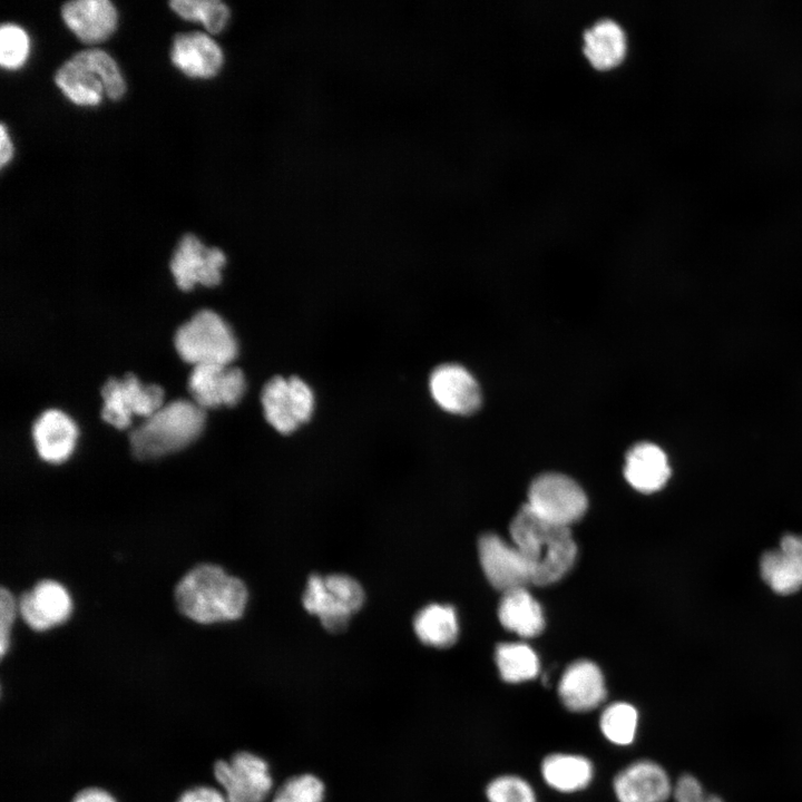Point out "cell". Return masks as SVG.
Segmentation results:
<instances>
[{"instance_id":"9c48e42d","label":"cell","mask_w":802,"mask_h":802,"mask_svg":"<svg viewBox=\"0 0 802 802\" xmlns=\"http://www.w3.org/2000/svg\"><path fill=\"white\" fill-rule=\"evenodd\" d=\"M100 393L101 419L117 429H126L133 415L148 418L163 405L164 398L159 385H144L133 373L108 379Z\"/></svg>"},{"instance_id":"d590c367","label":"cell","mask_w":802,"mask_h":802,"mask_svg":"<svg viewBox=\"0 0 802 802\" xmlns=\"http://www.w3.org/2000/svg\"><path fill=\"white\" fill-rule=\"evenodd\" d=\"M70 802H117L107 790L99 786H87L79 790Z\"/></svg>"},{"instance_id":"44dd1931","label":"cell","mask_w":802,"mask_h":802,"mask_svg":"<svg viewBox=\"0 0 802 802\" xmlns=\"http://www.w3.org/2000/svg\"><path fill=\"white\" fill-rule=\"evenodd\" d=\"M627 51V37L620 23L612 18H602L583 33V52L599 70L619 65Z\"/></svg>"},{"instance_id":"6da1fadb","label":"cell","mask_w":802,"mask_h":802,"mask_svg":"<svg viewBox=\"0 0 802 802\" xmlns=\"http://www.w3.org/2000/svg\"><path fill=\"white\" fill-rule=\"evenodd\" d=\"M509 530L512 544L530 568L531 584H554L571 569L577 547L569 527L547 521L525 505L515 515Z\"/></svg>"},{"instance_id":"4dcf8cb0","label":"cell","mask_w":802,"mask_h":802,"mask_svg":"<svg viewBox=\"0 0 802 802\" xmlns=\"http://www.w3.org/2000/svg\"><path fill=\"white\" fill-rule=\"evenodd\" d=\"M324 795L323 781L312 773H302L287 779L271 802H323Z\"/></svg>"},{"instance_id":"2e32d148","label":"cell","mask_w":802,"mask_h":802,"mask_svg":"<svg viewBox=\"0 0 802 802\" xmlns=\"http://www.w3.org/2000/svg\"><path fill=\"white\" fill-rule=\"evenodd\" d=\"M606 685L600 668L588 659L570 664L558 684V695L564 706L575 713L590 712L606 698Z\"/></svg>"},{"instance_id":"484cf974","label":"cell","mask_w":802,"mask_h":802,"mask_svg":"<svg viewBox=\"0 0 802 802\" xmlns=\"http://www.w3.org/2000/svg\"><path fill=\"white\" fill-rule=\"evenodd\" d=\"M263 413L267 423L281 434H290L301 426L296 415L288 378L270 379L261 393Z\"/></svg>"},{"instance_id":"30bf717a","label":"cell","mask_w":802,"mask_h":802,"mask_svg":"<svg viewBox=\"0 0 802 802\" xmlns=\"http://www.w3.org/2000/svg\"><path fill=\"white\" fill-rule=\"evenodd\" d=\"M225 263L226 256L219 248L205 246L194 234H185L178 241L169 267L176 285L189 291L196 284L217 285Z\"/></svg>"},{"instance_id":"74e56055","label":"cell","mask_w":802,"mask_h":802,"mask_svg":"<svg viewBox=\"0 0 802 802\" xmlns=\"http://www.w3.org/2000/svg\"><path fill=\"white\" fill-rule=\"evenodd\" d=\"M687 802H723V801L718 796L705 794L698 799L687 801Z\"/></svg>"},{"instance_id":"d6a6232c","label":"cell","mask_w":802,"mask_h":802,"mask_svg":"<svg viewBox=\"0 0 802 802\" xmlns=\"http://www.w3.org/2000/svg\"><path fill=\"white\" fill-rule=\"evenodd\" d=\"M288 384L294 400L296 415L302 426L311 420L314 412V392L312 388L299 376H290Z\"/></svg>"},{"instance_id":"5bb4252c","label":"cell","mask_w":802,"mask_h":802,"mask_svg":"<svg viewBox=\"0 0 802 802\" xmlns=\"http://www.w3.org/2000/svg\"><path fill=\"white\" fill-rule=\"evenodd\" d=\"M18 610L33 630L42 632L65 623L72 610L67 589L55 580H41L21 596Z\"/></svg>"},{"instance_id":"9a60e30c","label":"cell","mask_w":802,"mask_h":802,"mask_svg":"<svg viewBox=\"0 0 802 802\" xmlns=\"http://www.w3.org/2000/svg\"><path fill=\"white\" fill-rule=\"evenodd\" d=\"M618 802H665L673 792L665 770L651 760L636 761L614 779Z\"/></svg>"},{"instance_id":"d4e9b609","label":"cell","mask_w":802,"mask_h":802,"mask_svg":"<svg viewBox=\"0 0 802 802\" xmlns=\"http://www.w3.org/2000/svg\"><path fill=\"white\" fill-rule=\"evenodd\" d=\"M541 775L554 790L573 793L589 785L594 769L591 762L585 756L554 753L544 759Z\"/></svg>"},{"instance_id":"4fadbf2b","label":"cell","mask_w":802,"mask_h":802,"mask_svg":"<svg viewBox=\"0 0 802 802\" xmlns=\"http://www.w3.org/2000/svg\"><path fill=\"white\" fill-rule=\"evenodd\" d=\"M429 391L433 401L452 414H471L481 403L478 382L466 368L456 363L441 364L431 372Z\"/></svg>"},{"instance_id":"1f68e13d","label":"cell","mask_w":802,"mask_h":802,"mask_svg":"<svg viewBox=\"0 0 802 802\" xmlns=\"http://www.w3.org/2000/svg\"><path fill=\"white\" fill-rule=\"evenodd\" d=\"M488 802H537L531 785L517 775H500L486 788Z\"/></svg>"},{"instance_id":"7a4b0ae2","label":"cell","mask_w":802,"mask_h":802,"mask_svg":"<svg viewBox=\"0 0 802 802\" xmlns=\"http://www.w3.org/2000/svg\"><path fill=\"white\" fill-rule=\"evenodd\" d=\"M247 598V588L239 578L212 564L194 567L175 588L180 613L200 624L239 618L246 608Z\"/></svg>"},{"instance_id":"f546056e","label":"cell","mask_w":802,"mask_h":802,"mask_svg":"<svg viewBox=\"0 0 802 802\" xmlns=\"http://www.w3.org/2000/svg\"><path fill=\"white\" fill-rule=\"evenodd\" d=\"M29 36L23 28L8 22L0 27V65L8 70L19 69L28 59Z\"/></svg>"},{"instance_id":"ffe728a7","label":"cell","mask_w":802,"mask_h":802,"mask_svg":"<svg viewBox=\"0 0 802 802\" xmlns=\"http://www.w3.org/2000/svg\"><path fill=\"white\" fill-rule=\"evenodd\" d=\"M78 436L74 421L63 412L49 409L32 424V439L39 457L50 463L67 460Z\"/></svg>"},{"instance_id":"277c9868","label":"cell","mask_w":802,"mask_h":802,"mask_svg":"<svg viewBox=\"0 0 802 802\" xmlns=\"http://www.w3.org/2000/svg\"><path fill=\"white\" fill-rule=\"evenodd\" d=\"M55 82L78 106H97L104 95L118 100L126 91L116 61L101 49H87L74 55L57 70Z\"/></svg>"},{"instance_id":"4316f807","label":"cell","mask_w":802,"mask_h":802,"mask_svg":"<svg viewBox=\"0 0 802 802\" xmlns=\"http://www.w3.org/2000/svg\"><path fill=\"white\" fill-rule=\"evenodd\" d=\"M495 661L501 678L507 683H521L539 673V659L535 651L524 643L498 645Z\"/></svg>"},{"instance_id":"cb8c5ba5","label":"cell","mask_w":802,"mask_h":802,"mask_svg":"<svg viewBox=\"0 0 802 802\" xmlns=\"http://www.w3.org/2000/svg\"><path fill=\"white\" fill-rule=\"evenodd\" d=\"M413 630L418 639L430 647L448 648L459 635L456 609L446 604H429L413 618Z\"/></svg>"},{"instance_id":"ba28073f","label":"cell","mask_w":802,"mask_h":802,"mask_svg":"<svg viewBox=\"0 0 802 802\" xmlns=\"http://www.w3.org/2000/svg\"><path fill=\"white\" fill-rule=\"evenodd\" d=\"M526 505L540 518L569 527L586 512L587 497L571 478L545 473L531 482Z\"/></svg>"},{"instance_id":"ac0fdd59","label":"cell","mask_w":802,"mask_h":802,"mask_svg":"<svg viewBox=\"0 0 802 802\" xmlns=\"http://www.w3.org/2000/svg\"><path fill=\"white\" fill-rule=\"evenodd\" d=\"M760 573L767 586L780 595L802 587V535H784L776 549L760 559Z\"/></svg>"},{"instance_id":"8fae6325","label":"cell","mask_w":802,"mask_h":802,"mask_svg":"<svg viewBox=\"0 0 802 802\" xmlns=\"http://www.w3.org/2000/svg\"><path fill=\"white\" fill-rule=\"evenodd\" d=\"M478 554L483 573L496 589L505 593L531 584L530 568L514 544L486 534L479 539Z\"/></svg>"},{"instance_id":"603a6c76","label":"cell","mask_w":802,"mask_h":802,"mask_svg":"<svg viewBox=\"0 0 802 802\" xmlns=\"http://www.w3.org/2000/svg\"><path fill=\"white\" fill-rule=\"evenodd\" d=\"M498 617L505 628L522 637H535L545 626L541 607L526 587L502 593Z\"/></svg>"},{"instance_id":"83f0119b","label":"cell","mask_w":802,"mask_h":802,"mask_svg":"<svg viewBox=\"0 0 802 802\" xmlns=\"http://www.w3.org/2000/svg\"><path fill=\"white\" fill-rule=\"evenodd\" d=\"M638 712L629 703L615 702L606 706L599 718L604 736L616 745H629L636 735Z\"/></svg>"},{"instance_id":"d6986e66","label":"cell","mask_w":802,"mask_h":802,"mask_svg":"<svg viewBox=\"0 0 802 802\" xmlns=\"http://www.w3.org/2000/svg\"><path fill=\"white\" fill-rule=\"evenodd\" d=\"M66 26L85 43L109 38L117 27L118 14L109 0H74L61 7Z\"/></svg>"},{"instance_id":"f1b7e54d","label":"cell","mask_w":802,"mask_h":802,"mask_svg":"<svg viewBox=\"0 0 802 802\" xmlns=\"http://www.w3.org/2000/svg\"><path fill=\"white\" fill-rule=\"evenodd\" d=\"M172 10L188 21H198L211 33H219L227 25L231 11L219 0H173Z\"/></svg>"},{"instance_id":"7c38bea8","label":"cell","mask_w":802,"mask_h":802,"mask_svg":"<svg viewBox=\"0 0 802 802\" xmlns=\"http://www.w3.org/2000/svg\"><path fill=\"white\" fill-rule=\"evenodd\" d=\"M187 389L194 402L202 409L238 403L246 389L241 369L223 364L195 365L189 374Z\"/></svg>"},{"instance_id":"7402d4cb","label":"cell","mask_w":802,"mask_h":802,"mask_svg":"<svg viewBox=\"0 0 802 802\" xmlns=\"http://www.w3.org/2000/svg\"><path fill=\"white\" fill-rule=\"evenodd\" d=\"M624 475L636 490L646 493L657 491L671 476L667 456L658 446L640 442L628 451Z\"/></svg>"},{"instance_id":"e0dca14e","label":"cell","mask_w":802,"mask_h":802,"mask_svg":"<svg viewBox=\"0 0 802 802\" xmlns=\"http://www.w3.org/2000/svg\"><path fill=\"white\" fill-rule=\"evenodd\" d=\"M173 65L192 78H212L224 62L218 43L208 35L193 31L177 33L170 49Z\"/></svg>"},{"instance_id":"836d02e7","label":"cell","mask_w":802,"mask_h":802,"mask_svg":"<svg viewBox=\"0 0 802 802\" xmlns=\"http://www.w3.org/2000/svg\"><path fill=\"white\" fill-rule=\"evenodd\" d=\"M18 610L12 594L6 588L0 591V655L3 658L10 646V633Z\"/></svg>"},{"instance_id":"8d00e7d4","label":"cell","mask_w":802,"mask_h":802,"mask_svg":"<svg viewBox=\"0 0 802 802\" xmlns=\"http://www.w3.org/2000/svg\"><path fill=\"white\" fill-rule=\"evenodd\" d=\"M13 156V146L4 124L0 125V165L4 167Z\"/></svg>"},{"instance_id":"52a82bcc","label":"cell","mask_w":802,"mask_h":802,"mask_svg":"<svg viewBox=\"0 0 802 802\" xmlns=\"http://www.w3.org/2000/svg\"><path fill=\"white\" fill-rule=\"evenodd\" d=\"M213 774L227 802H264L273 789L267 761L250 751H238L229 760H217Z\"/></svg>"},{"instance_id":"8992f818","label":"cell","mask_w":802,"mask_h":802,"mask_svg":"<svg viewBox=\"0 0 802 802\" xmlns=\"http://www.w3.org/2000/svg\"><path fill=\"white\" fill-rule=\"evenodd\" d=\"M364 599L361 584L344 574L310 576L302 596L305 610L316 616L330 633L344 630Z\"/></svg>"},{"instance_id":"e575fe53","label":"cell","mask_w":802,"mask_h":802,"mask_svg":"<svg viewBox=\"0 0 802 802\" xmlns=\"http://www.w3.org/2000/svg\"><path fill=\"white\" fill-rule=\"evenodd\" d=\"M176 802H227V800L216 788L196 785L182 792Z\"/></svg>"},{"instance_id":"3957f363","label":"cell","mask_w":802,"mask_h":802,"mask_svg":"<svg viewBox=\"0 0 802 802\" xmlns=\"http://www.w3.org/2000/svg\"><path fill=\"white\" fill-rule=\"evenodd\" d=\"M204 422L205 411L194 401L174 400L129 432L131 453L147 460L178 451L199 436Z\"/></svg>"},{"instance_id":"5b68a950","label":"cell","mask_w":802,"mask_h":802,"mask_svg":"<svg viewBox=\"0 0 802 802\" xmlns=\"http://www.w3.org/2000/svg\"><path fill=\"white\" fill-rule=\"evenodd\" d=\"M174 345L187 363L231 365L238 353L229 325L214 311L200 310L175 332Z\"/></svg>"}]
</instances>
